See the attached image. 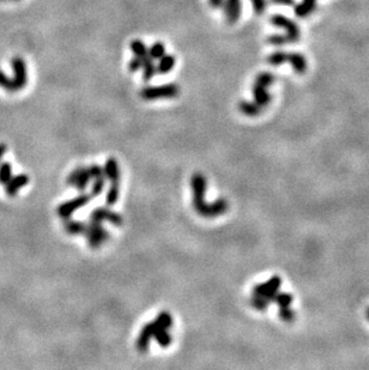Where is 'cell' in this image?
<instances>
[{"mask_svg":"<svg viewBox=\"0 0 369 370\" xmlns=\"http://www.w3.org/2000/svg\"><path fill=\"white\" fill-rule=\"evenodd\" d=\"M11 178H12V166H11V163H0V185H5Z\"/></svg>","mask_w":369,"mask_h":370,"instance_id":"obj_28","label":"cell"},{"mask_svg":"<svg viewBox=\"0 0 369 370\" xmlns=\"http://www.w3.org/2000/svg\"><path fill=\"white\" fill-rule=\"evenodd\" d=\"M144 59H145V58H144ZM144 59L139 58V57H134L133 59H132V60L129 61V64H128L129 71L135 72V71H138V70H140L141 66H143Z\"/></svg>","mask_w":369,"mask_h":370,"instance_id":"obj_34","label":"cell"},{"mask_svg":"<svg viewBox=\"0 0 369 370\" xmlns=\"http://www.w3.org/2000/svg\"><path fill=\"white\" fill-rule=\"evenodd\" d=\"M367 319L369 320V308H368V310H367Z\"/></svg>","mask_w":369,"mask_h":370,"instance_id":"obj_39","label":"cell"},{"mask_svg":"<svg viewBox=\"0 0 369 370\" xmlns=\"http://www.w3.org/2000/svg\"><path fill=\"white\" fill-rule=\"evenodd\" d=\"M267 89L268 88L264 87V85H261L259 83H255V82H254V84H253V88H252L253 101H254L258 105H260L261 108H265L266 105L270 104L271 99H272L270 93L267 92Z\"/></svg>","mask_w":369,"mask_h":370,"instance_id":"obj_14","label":"cell"},{"mask_svg":"<svg viewBox=\"0 0 369 370\" xmlns=\"http://www.w3.org/2000/svg\"><path fill=\"white\" fill-rule=\"evenodd\" d=\"M253 5V10L256 14H262L266 10V0H250Z\"/></svg>","mask_w":369,"mask_h":370,"instance_id":"obj_33","label":"cell"},{"mask_svg":"<svg viewBox=\"0 0 369 370\" xmlns=\"http://www.w3.org/2000/svg\"><path fill=\"white\" fill-rule=\"evenodd\" d=\"M270 22L277 28H282L285 30V37L288 42H296L300 40V28L293 19L283 16V14L276 13L271 17Z\"/></svg>","mask_w":369,"mask_h":370,"instance_id":"obj_6","label":"cell"},{"mask_svg":"<svg viewBox=\"0 0 369 370\" xmlns=\"http://www.w3.org/2000/svg\"><path fill=\"white\" fill-rule=\"evenodd\" d=\"M88 224L81 221H73V219H64V229L67 234L70 235H78L85 234Z\"/></svg>","mask_w":369,"mask_h":370,"instance_id":"obj_19","label":"cell"},{"mask_svg":"<svg viewBox=\"0 0 369 370\" xmlns=\"http://www.w3.org/2000/svg\"><path fill=\"white\" fill-rule=\"evenodd\" d=\"M84 235L87 237L89 247L93 249L100 248L109 239V233L103 228L102 223L94 221H90L89 224H88L87 231H85Z\"/></svg>","mask_w":369,"mask_h":370,"instance_id":"obj_5","label":"cell"},{"mask_svg":"<svg viewBox=\"0 0 369 370\" xmlns=\"http://www.w3.org/2000/svg\"><path fill=\"white\" fill-rule=\"evenodd\" d=\"M286 63L290 64V66L293 67L295 73H297V75H303L307 71V60L301 53H288V61Z\"/></svg>","mask_w":369,"mask_h":370,"instance_id":"obj_16","label":"cell"},{"mask_svg":"<svg viewBox=\"0 0 369 370\" xmlns=\"http://www.w3.org/2000/svg\"><path fill=\"white\" fill-rule=\"evenodd\" d=\"M106 186V178L105 176H100V178L94 179L93 186H91V196H99L101 195L105 190Z\"/></svg>","mask_w":369,"mask_h":370,"instance_id":"obj_29","label":"cell"},{"mask_svg":"<svg viewBox=\"0 0 369 370\" xmlns=\"http://www.w3.org/2000/svg\"><path fill=\"white\" fill-rule=\"evenodd\" d=\"M280 286H282V278L279 276H272L264 283L256 284L252 290L249 304L255 310L264 312L266 310L268 304L274 302L277 293L280 291Z\"/></svg>","mask_w":369,"mask_h":370,"instance_id":"obj_2","label":"cell"},{"mask_svg":"<svg viewBox=\"0 0 369 370\" xmlns=\"http://www.w3.org/2000/svg\"><path fill=\"white\" fill-rule=\"evenodd\" d=\"M1 1H5V0H1Z\"/></svg>","mask_w":369,"mask_h":370,"instance_id":"obj_41","label":"cell"},{"mask_svg":"<svg viewBox=\"0 0 369 370\" xmlns=\"http://www.w3.org/2000/svg\"><path fill=\"white\" fill-rule=\"evenodd\" d=\"M153 332H155L153 321H150L149 324H146L143 328H141L139 336H138L137 343H135L137 350L141 352V354H145V352L149 350L150 342H151V339L153 338Z\"/></svg>","mask_w":369,"mask_h":370,"instance_id":"obj_11","label":"cell"},{"mask_svg":"<svg viewBox=\"0 0 369 370\" xmlns=\"http://www.w3.org/2000/svg\"><path fill=\"white\" fill-rule=\"evenodd\" d=\"M224 13H226L227 22L229 24H234L241 16V0H224L223 2Z\"/></svg>","mask_w":369,"mask_h":370,"instance_id":"obj_12","label":"cell"},{"mask_svg":"<svg viewBox=\"0 0 369 370\" xmlns=\"http://www.w3.org/2000/svg\"><path fill=\"white\" fill-rule=\"evenodd\" d=\"M191 188L193 193V207L198 214L205 218H216L228 211L229 204L224 198H220L214 202H206L205 194L208 188L206 178L200 173H196L191 178Z\"/></svg>","mask_w":369,"mask_h":370,"instance_id":"obj_1","label":"cell"},{"mask_svg":"<svg viewBox=\"0 0 369 370\" xmlns=\"http://www.w3.org/2000/svg\"><path fill=\"white\" fill-rule=\"evenodd\" d=\"M180 95V87L176 83H169L158 87H146L140 90V97L145 101L159 98H175Z\"/></svg>","mask_w":369,"mask_h":370,"instance_id":"obj_3","label":"cell"},{"mask_svg":"<svg viewBox=\"0 0 369 370\" xmlns=\"http://www.w3.org/2000/svg\"><path fill=\"white\" fill-rule=\"evenodd\" d=\"M267 42L272 46L280 47V46H284L285 43H288V40H286L285 35L274 34V35H271V36H268Z\"/></svg>","mask_w":369,"mask_h":370,"instance_id":"obj_32","label":"cell"},{"mask_svg":"<svg viewBox=\"0 0 369 370\" xmlns=\"http://www.w3.org/2000/svg\"><path fill=\"white\" fill-rule=\"evenodd\" d=\"M272 1L276 2V4L286 5V6H291V5H294V0H272Z\"/></svg>","mask_w":369,"mask_h":370,"instance_id":"obj_37","label":"cell"},{"mask_svg":"<svg viewBox=\"0 0 369 370\" xmlns=\"http://www.w3.org/2000/svg\"><path fill=\"white\" fill-rule=\"evenodd\" d=\"M224 0H209V4L212 8H221L223 6Z\"/></svg>","mask_w":369,"mask_h":370,"instance_id":"obj_36","label":"cell"},{"mask_svg":"<svg viewBox=\"0 0 369 370\" xmlns=\"http://www.w3.org/2000/svg\"><path fill=\"white\" fill-rule=\"evenodd\" d=\"M29 184V176L26 174L14 175L5 184V192L8 196L16 195L23 187Z\"/></svg>","mask_w":369,"mask_h":370,"instance_id":"obj_13","label":"cell"},{"mask_svg":"<svg viewBox=\"0 0 369 370\" xmlns=\"http://www.w3.org/2000/svg\"><path fill=\"white\" fill-rule=\"evenodd\" d=\"M153 338L156 339V343L159 346H162V348H168V346L172 344V336L168 333V330H156L155 327Z\"/></svg>","mask_w":369,"mask_h":370,"instance_id":"obj_24","label":"cell"},{"mask_svg":"<svg viewBox=\"0 0 369 370\" xmlns=\"http://www.w3.org/2000/svg\"><path fill=\"white\" fill-rule=\"evenodd\" d=\"M11 66L13 70V82L16 85L17 91L24 89L26 83H28V71H26L25 61L20 57H13L11 60Z\"/></svg>","mask_w":369,"mask_h":370,"instance_id":"obj_10","label":"cell"},{"mask_svg":"<svg viewBox=\"0 0 369 370\" xmlns=\"http://www.w3.org/2000/svg\"><path fill=\"white\" fill-rule=\"evenodd\" d=\"M6 150H7V148H6V145H5V144H0V162H1V160H2V157H4Z\"/></svg>","mask_w":369,"mask_h":370,"instance_id":"obj_38","label":"cell"},{"mask_svg":"<svg viewBox=\"0 0 369 370\" xmlns=\"http://www.w3.org/2000/svg\"><path fill=\"white\" fill-rule=\"evenodd\" d=\"M273 303L278 305L279 309L278 315L283 321L284 322L293 321L295 318V312L293 308H291V304H293V296H291V293L279 291L277 293Z\"/></svg>","mask_w":369,"mask_h":370,"instance_id":"obj_7","label":"cell"},{"mask_svg":"<svg viewBox=\"0 0 369 370\" xmlns=\"http://www.w3.org/2000/svg\"><path fill=\"white\" fill-rule=\"evenodd\" d=\"M91 198H93V196H91L90 194L82 193V194L75 196V198L71 199V200L63 202V204L59 205L57 208L58 216L63 219L71 218L72 214L75 213L76 211H78L79 208L87 206V205L90 202Z\"/></svg>","mask_w":369,"mask_h":370,"instance_id":"obj_4","label":"cell"},{"mask_svg":"<svg viewBox=\"0 0 369 370\" xmlns=\"http://www.w3.org/2000/svg\"><path fill=\"white\" fill-rule=\"evenodd\" d=\"M288 61V53L283 51H276L267 57V64L271 66H280Z\"/></svg>","mask_w":369,"mask_h":370,"instance_id":"obj_25","label":"cell"},{"mask_svg":"<svg viewBox=\"0 0 369 370\" xmlns=\"http://www.w3.org/2000/svg\"><path fill=\"white\" fill-rule=\"evenodd\" d=\"M315 7H317V0H302L294 7V13L299 18H306L315 10Z\"/></svg>","mask_w":369,"mask_h":370,"instance_id":"obj_17","label":"cell"},{"mask_svg":"<svg viewBox=\"0 0 369 370\" xmlns=\"http://www.w3.org/2000/svg\"><path fill=\"white\" fill-rule=\"evenodd\" d=\"M90 221L100 222V223L107 221L111 223V224L120 227V225H123V218L120 213L115 212V211L111 210L109 207L100 206V207H96L95 210L91 211Z\"/></svg>","mask_w":369,"mask_h":370,"instance_id":"obj_9","label":"cell"},{"mask_svg":"<svg viewBox=\"0 0 369 370\" xmlns=\"http://www.w3.org/2000/svg\"><path fill=\"white\" fill-rule=\"evenodd\" d=\"M120 196V182H111V187L106 194V204L107 206H114L119 200Z\"/></svg>","mask_w":369,"mask_h":370,"instance_id":"obj_22","label":"cell"},{"mask_svg":"<svg viewBox=\"0 0 369 370\" xmlns=\"http://www.w3.org/2000/svg\"><path fill=\"white\" fill-rule=\"evenodd\" d=\"M254 82L255 83L264 85V87H266V88H270L274 82V76L270 72H261L256 76Z\"/></svg>","mask_w":369,"mask_h":370,"instance_id":"obj_31","label":"cell"},{"mask_svg":"<svg viewBox=\"0 0 369 370\" xmlns=\"http://www.w3.org/2000/svg\"><path fill=\"white\" fill-rule=\"evenodd\" d=\"M131 51L133 52L134 57H139V58H146L149 57L147 54V47L145 46V43L143 42L141 40H133L131 42Z\"/></svg>","mask_w":369,"mask_h":370,"instance_id":"obj_27","label":"cell"},{"mask_svg":"<svg viewBox=\"0 0 369 370\" xmlns=\"http://www.w3.org/2000/svg\"><path fill=\"white\" fill-rule=\"evenodd\" d=\"M103 175H105L106 180H109L111 182H120L119 163L115 158L111 157L106 161L105 166H103Z\"/></svg>","mask_w":369,"mask_h":370,"instance_id":"obj_15","label":"cell"},{"mask_svg":"<svg viewBox=\"0 0 369 370\" xmlns=\"http://www.w3.org/2000/svg\"><path fill=\"white\" fill-rule=\"evenodd\" d=\"M88 169H89L91 179H96V178H100V176H105V175H103V167H101V166H97V164H91L90 167H88Z\"/></svg>","mask_w":369,"mask_h":370,"instance_id":"obj_35","label":"cell"},{"mask_svg":"<svg viewBox=\"0 0 369 370\" xmlns=\"http://www.w3.org/2000/svg\"><path fill=\"white\" fill-rule=\"evenodd\" d=\"M141 69H143V78L146 82L155 77V75H157V69H156V65L153 64V60L150 57H146L144 59Z\"/></svg>","mask_w":369,"mask_h":370,"instance_id":"obj_23","label":"cell"},{"mask_svg":"<svg viewBox=\"0 0 369 370\" xmlns=\"http://www.w3.org/2000/svg\"><path fill=\"white\" fill-rule=\"evenodd\" d=\"M239 109L246 116H258L261 113L262 108L258 105L254 101H241L239 103Z\"/></svg>","mask_w":369,"mask_h":370,"instance_id":"obj_20","label":"cell"},{"mask_svg":"<svg viewBox=\"0 0 369 370\" xmlns=\"http://www.w3.org/2000/svg\"><path fill=\"white\" fill-rule=\"evenodd\" d=\"M0 88H2V89L6 90L10 93H14L17 91L13 79L8 78L2 71H0Z\"/></svg>","mask_w":369,"mask_h":370,"instance_id":"obj_30","label":"cell"},{"mask_svg":"<svg viewBox=\"0 0 369 370\" xmlns=\"http://www.w3.org/2000/svg\"><path fill=\"white\" fill-rule=\"evenodd\" d=\"M91 180V175L88 167H78L71 174L67 176L66 184L69 186H73L79 192H84Z\"/></svg>","mask_w":369,"mask_h":370,"instance_id":"obj_8","label":"cell"},{"mask_svg":"<svg viewBox=\"0 0 369 370\" xmlns=\"http://www.w3.org/2000/svg\"><path fill=\"white\" fill-rule=\"evenodd\" d=\"M158 60V65L156 66L158 75H167V73H169L175 67L176 58L172 54H164Z\"/></svg>","mask_w":369,"mask_h":370,"instance_id":"obj_18","label":"cell"},{"mask_svg":"<svg viewBox=\"0 0 369 370\" xmlns=\"http://www.w3.org/2000/svg\"><path fill=\"white\" fill-rule=\"evenodd\" d=\"M147 54L149 57L152 59V60H158L166 54V46L163 45L162 42H155L152 43L151 47L147 49Z\"/></svg>","mask_w":369,"mask_h":370,"instance_id":"obj_26","label":"cell"},{"mask_svg":"<svg viewBox=\"0 0 369 370\" xmlns=\"http://www.w3.org/2000/svg\"><path fill=\"white\" fill-rule=\"evenodd\" d=\"M12 1H19V0H12Z\"/></svg>","mask_w":369,"mask_h":370,"instance_id":"obj_40","label":"cell"},{"mask_svg":"<svg viewBox=\"0 0 369 370\" xmlns=\"http://www.w3.org/2000/svg\"><path fill=\"white\" fill-rule=\"evenodd\" d=\"M153 324H155L156 330H169L173 326V318L170 315L169 312L163 310L156 316L155 320H152Z\"/></svg>","mask_w":369,"mask_h":370,"instance_id":"obj_21","label":"cell"}]
</instances>
